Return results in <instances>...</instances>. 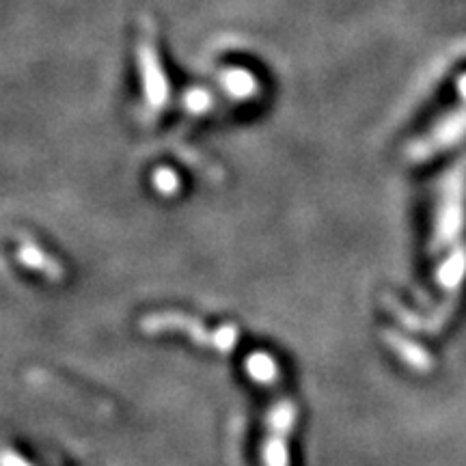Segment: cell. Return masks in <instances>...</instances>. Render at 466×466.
I'll list each match as a JSON object with an SVG mask.
<instances>
[{"label": "cell", "mask_w": 466, "mask_h": 466, "mask_svg": "<svg viewBox=\"0 0 466 466\" xmlns=\"http://www.w3.org/2000/svg\"><path fill=\"white\" fill-rule=\"evenodd\" d=\"M466 225V154L447 168L436 186L434 225L430 238V253H451L462 244Z\"/></svg>", "instance_id": "obj_1"}, {"label": "cell", "mask_w": 466, "mask_h": 466, "mask_svg": "<svg viewBox=\"0 0 466 466\" xmlns=\"http://www.w3.org/2000/svg\"><path fill=\"white\" fill-rule=\"evenodd\" d=\"M296 425V404L277 391L266 410V432L261 441L264 466H289V436Z\"/></svg>", "instance_id": "obj_2"}, {"label": "cell", "mask_w": 466, "mask_h": 466, "mask_svg": "<svg viewBox=\"0 0 466 466\" xmlns=\"http://www.w3.org/2000/svg\"><path fill=\"white\" fill-rule=\"evenodd\" d=\"M462 138H466V106L447 115L423 138H419L410 147V151H408V156H410V160L423 162L436 154H441V151L458 145Z\"/></svg>", "instance_id": "obj_3"}, {"label": "cell", "mask_w": 466, "mask_h": 466, "mask_svg": "<svg viewBox=\"0 0 466 466\" xmlns=\"http://www.w3.org/2000/svg\"><path fill=\"white\" fill-rule=\"evenodd\" d=\"M458 91H460V97H462L464 104H466V76H462V78H460Z\"/></svg>", "instance_id": "obj_4"}]
</instances>
